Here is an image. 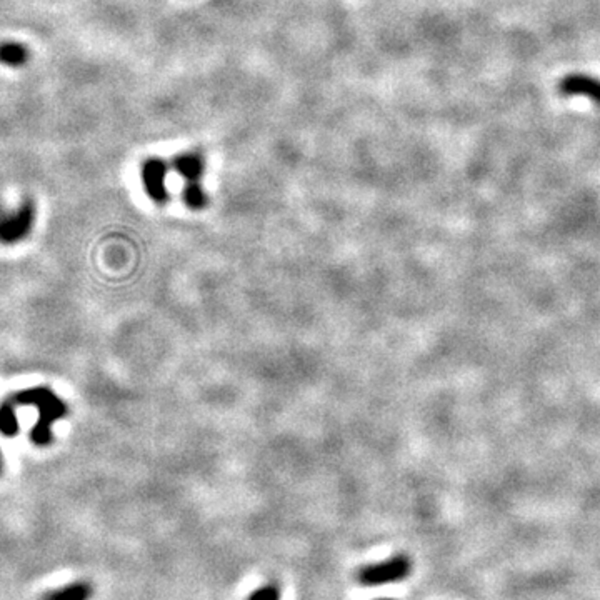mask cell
I'll return each instance as SVG.
<instances>
[{"label": "cell", "instance_id": "1", "mask_svg": "<svg viewBox=\"0 0 600 600\" xmlns=\"http://www.w3.org/2000/svg\"><path fill=\"white\" fill-rule=\"evenodd\" d=\"M410 574H412V560L409 555L397 554L382 562L362 567L357 572V580L364 587H380V585L402 582Z\"/></svg>", "mask_w": 600, "mask_h": 600}, {"label": "cell", "instance_id": "2", "mask_svg": "<svg viewBox=\"0 0 600 600\" xmlns=\"http://www.w3.org/2000/svg\"><path fill=\"white\" fill-rule=\"evenodd\" d=\"M29 399V402L36 404L41 410V420H39L36 430H34V442L46 445L51 442V424L56 422L66 415L67 407L61 399H57L51 390L47 389H36L24 394Z\"/></svg>", "mask_w": 600, "mask_h": 600}, {"label": "cell", "instance_id": "3", "mask_svg": "<svg viewBox=\"0 0 600 600\" xmlns=\"http://www.w3.org/2000/svg\"><path fill=\"white\" fill-rule=\"evenodd\" d=\"M142 183L146 193L156 204H166L168 200L167 190V163L162 158L152 157L142 163Z\"/></svg>", "mask_w": 600, "mask_h": 600}, {"label": "cell", "instance_id": "4", "mask_svg": "<svg viewBox=\"0 0 600 600\" xmlns=\"http://www.w3.org/2000/svg\"><path fill=\"white\" fill-rule=\"evenodd\" d=\"M34 222V209L31 204L24 205L21 210L4 214L0 212V240L17 242L29 234Z\"/></svg>", "mask_w": 600, "mask_h": 600}, {"label": "cell", "instance_id": "5", "mask_svg": "<svg viewBox=\"0 0 600 600\" xmlns=\"http://www.w3.org/2000/svg\"><path fill=\"white\" fill-rule=\"evenodd\" d=\"M559 92L565 97H570V96L589 97L590 101H594L595 103H600V81L595 77L580 76V73L567 76L560 81Z\"/></svg>", "mask_w": 600, "mask_h": 600}, {"label": "cell", "instance_id": "6", "mask_svg": "<svg viewBox=\"0 0 600 600\" xmlns=\"http://www.w3.org/2000/svg\"><path fill=\"white\" fill-rule=\"evenodd\" d=\"M172 167L176 168L178 176L185 178L187 182H198L204 176V157L198 156L197 152H185L173 158Z\"/></svg>", "mask_w": 600, "mask_h": 600}, {"label": "cell", "instance_id": "7", "mask_svg": "<svg viewBox=\"0 0 600 600\" xmlns=\"http://www.w3.org/2000/svg\"><path fill=\"white\" fill-rule=\"evenodd\" d=\"M92 594L93 589L88 582H72L66 587L54 590L46 600H91Z\"/></svg>", "mask_w": 600, "mask_h": 600}, {"label": "cell", "instance_id": "8", "mask_svg": "<svg viewBox=\"0 0 600 600\" xmlns=\"http://www.w3.org/2000/svg\"><path fill=\"white\" fill-rule=\"evenodd\" d=\"M183 204L192 210H200L209 204V197L198 182H187L182 190Z\"/></svg>", "mask_w": 600, "mask_h": 600}, {"label": "cell", "instance_id": "9", "mask_svg": "<svg viewBox=\"0 0 600 600\" xmlns=\"http://www.w3.org/2000/svg\"><path fill=\"white\" fill-rule=\"evenodd\" d=\"M247 600H282V594L279 585L269 582L260 585L259 589H255Z\"/></svg>", "mask_w": 600, "mask_h": 600}, {"label": "cell", "instance_id": "10", "mask_svg": "<svg viewBox=\"0 0 600 600\" xmlns=\"http://www.w3.org/2000/svg\"><path fill=\"white\" fill-rule=\"evenodd\" d=\"M0 430L7 435H12L17 432L16 415H14L12 409L4 407L2 410H0Z\"/></svg>", "mask_w": 600, "mask_h": 600}, {"label": "cell", "instance_id": "11", "mask_svg": "<svg viewBox=\"0 0 600 600\" xmlns=\"http://www.w3.org/2000/svg\"><path fill=\"white\" fill-rule=\"evenodd\" d=\"M0 59H2L4 62H9V63H21L24 59H26V54L19 46H6L0 49Z\"/></svg>", "mask_w": 600, "mask_h": 600}, {"label": "cell", "instance_id": "12", "mask_svg": "<svg viewBox=\"0 0 600 600\" xmlns=\"http://www.w3.org/2000/svg\"><path fill=\"white\" fill-rule=\"evenodd\" d=\"M377 600H394V599H377Z\"/></svg>", "mask_w": 600, "mask_h": 600}]
</instances>
